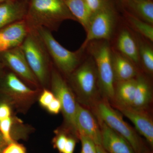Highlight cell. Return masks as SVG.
I'll return each mask as SVG.
<instances>
[{
	"mask_svg": "<svg viewBox=\"0 0 153 153\" xmlns=\"http://www.w3.org/2000/svg\"><path fill=\"white\" fill-rule=\"evenodd\" d=\"M25 20L30 29L42 27L50 31L65 20L76 21L64 0H28Z\"/></svg>",
	"mask_w": 153,
	"mask_h": 153,
	"instance_id": "6da1fadb",
	"label": "cell"
},
{
	"mask_svg": "<svg viewBox=\"0 0 153 153\" xmlns=\"http://www.w3.org/2000/svg\"><path fill=\"white\" fill-rule=\"evenodd\" d=\"M21 47L37 80L45 85L49 78L51 58L36 30L30 29Z\"/></svg>",
	"mask_w": 153,
	"mask_h": 153,
	"instance_id": "7a4b0ae2",
	"label": "cell"
},
{
	"mask_svg": "<svg viewBox=\"0 0 153 153\" xmlns=\"http://www.w3.org/2000/svg\"><path fill=\"white\" fill-rule=\"evenodd\" d=\"M97 72L98 85L107 100L113 99L115 79L112 65V52L107 42L93 45L90 49Z\"/></svg>",
	"mask_w": 153,
	"mask_h": 153,
	"instance_id": "3957f363",
	"label": "cell"
},
{
	"mask_svg": "<svg viewBox=\"0 0 153 153\" xmlns=\"http://www.w3.org/2000/svg\"><path fill=\"white\" fill-rule=\"evenodd\" d=\"M44 42L51 60L58 68L66 74H71L78 66L82 52L79 49L71 52L64 48L54 38L51 31L40 27L35 29Z\"/></svg>",
	"mask_w": 153,
	"mask_h": 153,
	"instance_id": "277c9868",
	"label": "cell"
},
{
	"mask_svg": "<svg viewBox=\"0 0 153 153\" xmlns=\"http://www.w3.org/2000/svg\"><path fill=\"white\" fill-rule=\"evenodd\" d=\"M98 119L120 134L129 143L135 153H141L143 145L134 129L124 120L120 113L113 108L106 100L98 102L96 107Z\"/></svg>",
	"mask_w": 153,
	"mask_h": 153,
	"instance_id": "5b68a950",
	"label": "cell"
},
{
	"mask_svg": "<svg viewBox=\"0 0 153 153\" xmlns=\"http://www.w3.org/2000/svg\"><path fill=\"white\" fill-rule=\"evenodd\" d=\"M71 74V81L83 103L86 105L93 104L98 86L94 60H86Z\"/></svg>",
	"mask_w": 153,
	"mask_h": 153,
	"instance_id": "8992f818",
	"label": "cell"
},
{
	"mask_svg": "<svg viewBox=\"0 0 153 153\" xmlns=\"http://www.w3.org/2000/svg\"><path fill=\"white\" fill-rule=\"evenodd\" d=\"M51 85L54 95L60 102L61 110L66 124L78 136L75 125L77 102L73 94L61 75L55 70L52 71L51 74Z\"/></svg>",
	"mask_w": 153,
	"mask_h": 153,
	"instance_id": "52a82bcc",
	"label": "cell"
},
{
	"mask_svg": "<svg viewBox=\"0 0 153 153\" xmlns=\"http://www.w3.org/2000/svg\"><path fill=\"white\" fill-rule=\"evenodd\" d=\"M114 22V12L108 4L91 17L86 31V39L79 49L83 51L90 42L94 40L110 39Z\"/></svg>",
	"mask_w": 153,
	"mask_h": 153,
	"instance_id": "ba28073f",
	"label": "cell"
},
{
	"mask_svg": "<svg viewBox=\"0 0 153 153\" xmlns=\"http://www.w3.org/2000/svg\"><path fill=\"white\" fill-rule=\"evenodd\" d=\"M0 62L3 66L8 67L28 82L35 85L37 84L38 80L28 64L21 46L0 52Z\"/></svg>",
	"mask_w": 153,
	"mask_h": 153,
	"instance_id": "9c48e42d",
	"label": "cell"
},
{
	"mask_svg": "<svg viewBox=\"0 0 153 153\" xmlns=\"http://www.w3.org/2000/svg\"><path fill=\"white\" fill-rule=\"evenodd\" d=\"M75 125L78 136H85L92 140L96 145H101V130L99 122L88 109L78 103Z\"/></svg>",
	"mask_w": 153,
	"mask_h": 153,
	"instance_id": "30bf717a",
	"label": "cell"
},
{
	"mask_svg": "<svg viewBox=\"0 0 153 153\" xmlns=\"http://www.w3.org/2000/svg\"><path fill=\"white\" fill-rule=\"evenodd\" d=\"M30 30L25 20L0 29V52L21 46Z\"/></svg>",
	"mask_w": 153,
	"mask_h": 153,
	"instance_id": "8fae6325",
	"label": "cell"
},
{
	"mask_svg": "<svg viewBox=\"0 0 153 153\" xmlns=\"http://www.w3.org/2000/svg\"><path fill=\"white\" fill-rule=\"evenodd\" d=\"M117 108L132 122L137 130L145 137L149 143L153 146V120L146 110L135 109L131 107Z\"/></svg>",
	"mask_w": 153,
	"mask_h": 153,
	"instance_id": "7c38bea8",
	"label": "cell"
},
{
	"mask_svg": "<svg viewBox=\"0 0 153 153\" xmlns=\"http://www.w3.org/2000/svg\"><path fill=\"white\" fill-rule=\"evenodd\" d=\"M101 130V146L108 153H135L128 142L98 119Z\"/></svg>",
	"mask_w": 153,
	"mask_h": 153,
	"instance_id": "4fadbf2b",
	"label": "cell"
},
{
	"mask_svg": "<svg viewBox=\"0 0 153 153\" xmlns=\"http://www.w3.org/2000/svg\"><path fill=\"white\" fill-rule=\"evenodd\" d=\"M28 0H7L0 4V29L25 20Z\"/></svg>",
	"mask_w": 153,
	"mask_h": 153,
	"instance_id": "5bb4252c",
	"label": "cell"
},
{
	"mask_svg": "<svg viewBox=\"0 0 153 153\" xmlns=\"http://www.w3.org/2000/svg\"><path fill=\"white\" fill-rule=\"evenodd\" d=\"M112 65L115 82H121L135 78L136 68L131 60L120 52L112 53Z\"/></svg>",
	"mask_w": 153,
	"mask_h": 153,
	"instance_id": "9a60e30c",
	"label": "cell"
},
{
	"mask_svg": "<svg viewBox=\"0 0 153 153\" xmlns=\"http://www.w3.org/2000/svg\"><path fill=\"white\" fill-rule=\"evenodd\" d=\"M113 100L117 107H131L137 85L136 78L116 82Z\"/></svg>",
	"mask_w": 153,
	"mask_h": 153,
	"instance_id": "2e32d148",
	"label": "cell"
},
{
	"mask_svg": "<svg viewBox=\"0 0 153 153\" xmlns=\"http://www.w3.org/2000/svg\"><path fill=\"white\" fill-rule=\"evenodd\" d=\"M136 79V88L131 107L146 110L152 98V88L148 80L143 76H137Z\"/></svg>",
	"mask_w": 153,
	"mask_h": 153,
	"instance_id": "e0dca14e",
	"label": "cell"
},
{
	"mask_svg": "<svg viewBox=\"0 0 153 153\" xmlns=\"http://www.w3.org/2000/svg\"><path fill=\"white\" fill-rule=\"evenodd\" d=\"M117 48L120 54L133 63L139 62V47L133 37L127 30H123L120 34L117 39Z\"/></svg>",
	"mask_w": 153,
	"mask_h": 153,
	"instance_id": "ac0fdd59",
	"label": "cell"
},
{
	"mask_svg": "<svg viewBox=\"0 0 153 153\" xmlns=\"http://www.w3.org/2000/svg\"><path fill=\"white\" fill-rule=\"evenodd\" d=\"M67 7L76 21L87 31L92 16L85 0H64Z\"/></svg>",
	"mask_w": 153,
	"mask_h": 153,
	"instance_id": "d6986e66",
	"label": "cell"
},
{
	"mask_svg": "<svg viewBox=\"0 0 153 153\" xmlns=\"http://www.w3.org/2000/svg\"><path fill=\"white\" fill-rule=\"evenodd\" d=\"M1 84L8 91L18 95H30L34 93L13 72L8 73L3 77Z\"/></svg>",
	"mask_w": 153,
	"mask_h": 153,
	"instance_id": "ffe728a7",
	"label": "cell"
},
{
	"mask_svg": "<svg viewBox=\"0 0 153 153\" xmlns=\"http://www.w3.org/2000/svg\"><path fill=\"white\" fill-rule=\"evenodd\" d=\"M126 3L143 21L153 25V3L152 0H127Z\"/></svg>",
	"mask_w": 153,
	"mask_h": 153,
	"instance_id": "44dd1931",
	"label": "cell"
},
{
	"mask_svg": "<svg viewBox=\"0 0 153 153\" xmlns=\"http://www.w3.org/2000/svg\"><path fill=\"white\" fill-rule=\"evenodd\" d=\"M127 17L130 24L137 32L152 42L153 27L152 25L131 14L127 15Z\"/></svg>",
	"mask_w": 153,
	"mask_h": 153,
	"instance_id": "7402d4cb",
	"label": "cell"
},
{
	"mask_svg": "<svg viewBox=\"0 0 153 153\" xmlns=\"http://www.w3.org/2000/svg\"><path fill=\"white\" fill-rule=\"evenodd\" d=\"M140 59L145 68L150 73L153 72V51L152 47L146 44H140L139 47Z\"/></svg>",
	"mask_w": 153,
	"mask_h": 153,
	"instance_id": "603a6c76",
	"label": "cell"
},
{
	"mask_svg": "<svg viewBox=\"0 0 153 153\" xmlns=\"http://www.w3.org/2000/svg\"><path fill=\"white\" fill-rule=\"evenodd\" d=\"M12 124V121L10 117L3 120L0 122V132L7 145L14 142L10 134Z\"/></svg>",
	"mask_w": 153,
	"mask_h": 153,
	"instance_id": "cb8c5ba5",
	"label": "cell"
},
{
	"mask_svg": "<svg viewBox=\"0 0 153 153\" xmlns=\"http://www.w3.org/2000/svg\"><path fill=\"white\" fill-rule=\"evenodd\" d=\"M79 139L82 144V151L83 153H97L95 144L89 138L83 135H79Z\"/></svg>",
	"mask_w": 153,
	"mask_h": 153,
	"instance_id": "d4e9b609",
	"label": "cell"
},
{
	"mask_svg": "<svg viewBox=\"0 0 153 153\" xmlns=\"http://www.w3.org/2000/svg\"><path fill=\"white\" fill-rule=\"evenodd\" d=\"M92 16L108 4L107 0H85Z\"/></svg>",
	"mask_w": 153,
	"mask_h": 153,
	"instance_id": "484cf974",
	"label": "cell"
},
{
	"mask_svg": "<svg viewBox=\"0 0 153 153\" xmlns=\"http://www.w3.org/2000/svg\"><path fill=\"white\" fill-rule=\"evenodd\" d=\"M2 153H26L25 148L22 146L14 142L6 146L4 148Z\"/></svg>",
	"mask_w": 153,
	"mask_h": 153,
	"instance_id": "4316f807",
	"label": "cell"
},
{
	"mask_svg": "<svg viewBox=\"0 0 153 153\" xmlns=\"http://www.w3.org/2000/svg\"><path fill=\"white\" fill-rule=\"evenodd\" d=\"M55 97L54 94L49 91L44 89L39 98V102L42 106L47 108Z\"/></svg>",
	"mask_w": 153,
	"mask_h": 153,
	"instance_id": "83f0119b",
	"label": "cell"
},
{
	"mask_svg": "<svg viewBox=\"0 0 153 153\" xmlns=\"http://www.w3.org/2000/svg\"><path fill=\"white\" fill-rule=\"evenodd\" d=\"M67 136L64 134H59L54 140V146L59 153H63V150L67 142Z\"/></svg>",
	"mask_w": 153,
	"mask_h": 153,
	"instance_id": "f1b7e54d",
	"label": "cell"
},
{
	"mask_svg": "<svg viewBox=\"0 0 153 153\" xmlns=\"http://www.w3.org/2000/svg\"><path fill=\"white\" fill-rule=\"evenodd\" d=\"M46 108L49 112L53 114L59 113L61 110V104L59 100L55 97Z\"/></svg>",
	"mask_w": 153,
	"mask_h": 153,
	"instance_id": "f546056e",
	"label": "cell"
},
{
	"mask_svg": "<svg viewBox=\"0 0 153 153\" xmlns=\"http://www.w3.org/2000/svg\"><path fill=\"white\" fill-rule=\"evenodd\" d=\"M11 109L8 105L5 103H0V120L10 117Z\"/></svg>",
	"mask_w": 153,
	"mask_h": 153,
	"instance_id": "4dcf8cb0",
	"label": "cell"
},
{
	"mask_svg": "<svg viewBox=\"0 0 153 153\" xmlns=\"http://www.w3.org/2000/svg\"><path fill=\"white\" fill-rule=\"evenodd\" d=\"M76 140L73 138L68 137L63 153H74Z\"/></svg>",
	"mask_w": 153,
	"mask_h": 153,
	"instance_id": "1f68e13d",
	"label": "cell"
},
{
	"mask_svg": "<svg viewBox=\"0 0 153 153\" xmlns=\"http://www.w3.org/2000/svg\"><path fill=\"white\" fill-rule=\"evenodd\" d=\"M97 153H108L102 148L101 145H96Z\"/></svg>",
	"mask_w": 153,
	"mask_h": 153,
	"instance_id": "d6a6232c",
	"label": "cell"
},
{
	"mask_svg": "<svg viewBox=\"0 0 153 153\" xmlns=\"http://www.w3.org/2000/svg\"><path fill=\"white\" fill-rule=\"evenodd\" d=\"M6 145H7V144H6L5 141L4 140L2 135L1 133L0 132V147L3 146H6Z\"/></svg>",
	"mask_w": 153,
	"mask_h": 153,
	"instance_id": "836d02e7",
	"label": "cell"
},
{
	"mask_svg": "<svg viewBox=\"0 0 153 153\" xmlns=\"http://www.w3.org/2000/svg\"><path fill=\"white\" fill-rule=\"evenodd\" d=\"M6 146H3L0 147V153H2L3 150H4V148Z\"/></svg>",
	"mask_w": 153,
	"mask_h": 153,
	"instance_id": "e575fe53",
	"label": "cell"
},
{
	"mask_svg": "<svg viewBox=\"0 0 153 153\" xmlns=\"http://www.w3.org/2000/svg\"><path fill=\"white\" fill-rule=\"evenodd\" d=\"M3 66V65L2 64V63H1V62H0V72H1V68H2Z\"/></svg>",
	"mask_w": 153,
	"mask_h": 153,
	"instance_id": "d590c367",
	"label": "cell"
},
{
	"mask_svg": "<svg viewBox=\"0 0 153 153\" xmlns=\"http://www.w3.org/2000/svg\"><path fill=\"white\" fill-rule=\"evenodd\" d=\"M7 1V0H0V4L3 2L5 1Z\"/></svg>",
	"mask_w": 153,
	"mask_h": 153,
	"instance_id": "8d00e7d4",
	"label": "cell"
},
{
	"mask_svg": "<svg viewBox=\"0 0 153 153\" xmlns=\"http://www.w3.org/2000/svg\"><path fill=\"white\" fill-rule=\"evenodd\" d=\"M121 1L122 2H126L127 0H121Z\"/></svg>",
	"mask_w": 153,
	"mask_h": 153,
	"instance_id": "74e56055",
	"label": "cell"
},
{
	"mask_svg": "<svg viewBox=\"0 0 153 153\" xmlns=\"http://www.w3.org/2000/svg\"><path fill=\"white\" fill-rule=\"evenodd\" d=\"M152 153V152H147V153Z\"/></svg>",
	"mask_w": 153,
	"mask_h": 153,
	"instance_id": "f35d334b",
	"label": "cell"
},
{
	"mask_svg": "<svg viewBox=\"0 0 153 153\" xmlns=\"http://www.w3.org/2000/svg\"><path fill=\"white\" fill-rule=\"evenodd\" d=\"M82 153V152H81V153Z\"/></svg>",
	"mask_w": 153,
	"mask_h": 153,
	"instance_id": "ab89813d",
	"label": "cell"
},
{
	"mask_svg": "<svg viewBox=\"0 0 153 153\" xmlns=\"http://www.w3.org/2000/svg\"><path fill=\"white\" fill-rule=\"evenodd\" d=\"M1 120H0V122H1Z\"/></svg>",
	"mask_w": 153,
	"mask_h": 153,
	"instance_id": "60d3db41",
	"label": "cell"
}]
</instances>
